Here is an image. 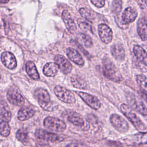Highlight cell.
Returning <instances> with one entry per match:
<instances>
[{
    "mask_svg": "<svg viewBox=\"0 0 147 147\" xmlns=\"http://www.w3.org/2000/svg\"><path fill=\"white\" fill-rule=\"evenodd\" d=\"M34 95L39 105L44 110L51 111L55 109V104L51 100L50 95L46 90L38 88L34 91Z\"/></svg>",
    "mask_w": 147,
    "mask_h": 147,
    "instance_id": "6da1fadb",
    "label": "cell"
},
{
    "mask_svg": "<svg viewBox=\"0 0 147 147\" xmlns=\"http://www.w3.org/2000/svg\"><path fill=\"white\" fill-rule=\"evenodd\" d=\"M103 73L105 77L114 82H120L122 76L114 63L106 57L103 60Z\"/></svg>",
    "mask_w": 147,
    "mask_h": 147,
    "instance_id": "7a4b0ae2",
    "label": "cell"
},
{
    "mask_svg": "<svg viewBox=\"0 0 147 147\" xmlns=\"http://www.w3.org/2000/svg\"><path fill=\"white\" fill-rule=\"evenodd\" d=\"M121 110L123 114L131 122L137 130L140 131H143L146 130V125L133 111V109L129 106L126 104H122L121 106Z\"/></svg>",
    "mask_w": 147,
    "mask_h": 147,
    "instance_id": "3957f363",
    "label": "cell"
},
{
    "mask_svg": "<svg viewBox=\"0 0 147 147\" xmlns=\"http://www.w3.org/2000/svg\"><path fill=\"white\" fill-rule=\"evenodd\" d=\"M35 136L40 143L41 142H56L63 141L64 139L63 135H59L43 129L36 130L35 131Z\"/></svg>",
    "mask_w": 147,
    "mask_h": 147,
    "instance_id": "277c9868",
    "label": "cell"
},
{
    "mask_svg": "<svg viewBox=\"0 0 147 147\" xmlns=\"http://www.w3.org/2000/svg\"><path fill=\"white\" fill-rule=\"evenodd\" d=\"M126 98L129 106L133 110L144 116L147 115V107L140 99L132 93L127 94Z\"/></svg>",
    "mask_w": 147,
    "mask_h": 147,
    "instance_id": "5b68a950",
    "label": "cell"
},
{
    "mask_svg": "<svg viewBox=\"0 0 147 147\" xmlns=\"http://www.w3.org/2000/svg\"><path fill=\"white\" fill-rule=\"evenodd\" d=\"M44 125L46 129L55 132H62L66 129V124L63 121L52 117L45 118Z\"/></svg>",
    "mask_w": 147,
    "mask_h": 147,
    "instance_id": "8992f818",
    "label": "cell"
},
{
    "mask_svg": "<svg viewBox=\"0 0 147 147\" xmlns=\"http://www.w3.org/2000/svg\"><path fill=\"white\" fill-rule=\"evenodd\" d=\"M56 96L62 102L67 103H74L76 101L74 95L65 88L56 86L54 88Z\"/></svg>",
    "mask_w": 147,
    "mask_h": 147,
    "instance_id": "52a82bcc",
    "label": "cell"
},
{
    "mask_svg": "<svg viewBox=\"0 0 147 147\" xmlns=\"http://www.w3.org/2000/svg\"><path fill=\"white\" fill-rule=\"evenodd\" d=\"M110 121L113 126L120 133H125L129 129V125L127 121L117 114H112L110 118Z\"/></svg>",
    "mask_w": 147,
    "mask_h": 147,
    "instance_id": "ba28073f",
    "label": "cell"
},
{
    "mask_svg": "<svg viewBox=\"0 0 147 147\" xmlns=\"http://www.w3.org/2000/svg\"><path fill=\"white\" fill-rule=\"evenodd\" d=\"M78 95L91 108L95 110H98L100 108L101 103L96 96L84 92H79Z\"/></svg>",
    "mask_w": 147,
    "mask_h": 147,
    "instance_id": "9c48e42d",
    "label": "cell"
},
{
    "mask_svg": "<svg viewBox=\"0 0 147 147\" xmlns=\"http://www.w3.org/2000/svg\"><path fill=\"white\" fill-rule=\"evenodd\" d=\"M98 34L101 40L105 44H109L113 39V32L106 24H101L98 26Z\"/></svg>",
    "mask_w": 147,
    "mask_h": 147,
    "instance_id": "30bf717a",
    "label": "cell"
},
{
    "mask_svg": "<svg viewBox=\"0 0 147 147\" xmlns=\"http://www.w3.org/2000/svg\"><path fill=\"white\" fill-rule=\"evenodd\" d=\"M67 119L74 125L82 127L83 130H87L89 128L88 123L82 116L75 112L70 113L68 115Z\"/></svg>",
    "mask_w": 147,
    "mask_h": 147,
    "instance_id": "8fae6325",
    "label": "cell"
},
{
    "mask_svg": "<svg viewBox=\"0 0 147 147\" xmlns=\"http://www.w3.org/2000/svg\"><path fill=\"white\" fill-rule=\"evenodd\" d=\"M55 61L63 74H68L71 72L72 66L71 63L65 57L61 55H57L55 57Z\"/></svg>",
    "mask_w": 147,
    "mask_h": 147,
    "instance_id": "7c38bea8",
    "label": "cell"
},
{
    "mask_svg": "<svg viewBox=\"0 0 147 147\" xmlns=\"http://www.w3.org/2000/svg\"><path fill=\"white\" fill-rule=\"evenodd\" d=\"M3 64L9 69H12L17 67V60L14 55L9 52H4L1 55Z\"/></svg>",
    "mask_w": 147,
    "mask_h": 147,
    "instance_id": "4fadbf2b",
    "label": "cell"
},
{
    "mask_svg": "<svg viewBox=\"0 0 147 147\" xmlns=\"http://www.w3.org/2000/svg\"><path fill=\"white\" fill-rule=\"evenodd\" d=\"M137 15V11L135 9L129 7L123 12L121 17V22L124 25L129 24L136 20Z\"/></svg>",
    "mask_w": 147,
    "mask_h": 147,
    "instance_id": "5bb4252c",
    "label": "cell"
},
{
    "mask_svg": "<svg viewBox=\"0 0 147 147\" xmlns=\"http://www.w3.org/2000/svg\"><path fill=\"white\" fill-rule=\"evenodd\" d=\"M7 99L10 103L16 106H22L25 102L23 96L15 90H9L8 91Z\"/></svg>",
    "mask_w": 147,
    "mask_h": 147,
    "instance_id": "9a60e30c",
    "label": "cell"
},
{
    "mask_svg": "<svg viewBox=\"0 0 147 147\" xmlns=\"http://www.w3.org/2000/svg\"><path fill=\"white\" fill-rule=\"evenodd\" d=\"M66 53L68 57L75 64L79 65H83L84 63V60L81 55L74 48H68L67 49Z\"/></svg>",
    "mask_w": 147,
    "mask_h": 147,
    "instance_id": "2e32d148",
    "label": "cell"
},
{
    "mask_svg": "<svg viewBox=\"0 0 147 147\" xmlns=\"http://www.w3.org/2000/svg\"><path fill=\"white\" fill-rule=\"evenodd\" d=\"M61 17L68 30L71 33H74L76 30V25L69 13L66 10H64L62 13Z\"/></svg>",
    "mask_w": 147,
    "mask_h": 147,
    "instance_id": "e0dca14e",
    "label": "cell"
},
{
    "mask_svg": "<svg viewBox=\"0 0 147 147\" xmlns=\"http://www.w3.org/2000/svg\"><path fill=\"white\" fill-rule=\"evenodd\" d=\"M113 56L117 60H123L125 56V49L121 44H115L111 46L110 49Z\"/></svg>",
    "mask_w": 147,
    "mask_h": 147,
    "instance_id": "ac0fdd59",
    "label": "cell"
},
{
    "mask_svg": "<svg viewBox=\"0 0 147 147\" xmlns=\"http://www.w3.org/2000/svg\"><path fill=\"white\" fill-rule=\"evenodd\" d=\"M11 118V113L7 103L2 100L0 107V121L7 122L10 121Z\"/></svg>",
    "mask_w": 147,
    "mask_h": 147,
    "instance_id": "d6986e66",
    "label": "cell"
},
{
    "mask_svg": "<svg viewBox=\"0 0 147 147\" xmlns=\"http://www.w3.org/2000/svg\"><path fill=\"white\" fill-rule=\"evenodd\" d=\"M137 32L142 41L147 40V21L144 18H141L137 21Z\"/></svg>",
    "mask_w": 147,
    "mask_h": 147,
    "instance_id": "ffe728a7",
    "label": "cell"
},
{
    "mask_svg": "<svg viewBox=\"0 0 147 147\" xmlns=\"http://www.w3.org/2000/svg\"><path fill=\"white\" fill-rule=\"evenodd\" d=\"M34 113L35 111L33 108L30 107L24 106L21 108L18 111L17 117L20 121H24L33 117L34 115Z\"/></svg>",
    "mask_w": 147,
    "mask_h": 147,
    "instance_id": "44dd1931",
    "label": "cell"
},
{
    "mask_svg": "<svg viewBox=\"0 0 147 147\" xmlns=\"http://www.w3.org/2000/svg\"><path fill=\"white\" fill-rule=\"evenodd\" d=\"M133 53L141 63L147 66V53L142 47L138 45H134L133 47Z\"/></svg>",
    "mask_w": 147,
    "mask_h": 147,
    "instance_id": "7402d4cb",
    "label": "cell"
},
{
    "mask_svg": "<svg viewBox=\"0 0 147 147\" xmlns=\"http://www.w3.org/2000/svg\"><path fill=\"white\" fill-rule=\"evenodd\" d=\"M59 68V66L56 63H48L44 67L43 73L47 76L53 77L57 75Z\"/></svg>",
    "mask_w": 147,
    "mask_h": 147,
    "instance_id": "603a6c76",
    "label": "cell"
},
{
    "mask_svg": "<svg viewBox=\"0 0 147 147\" xmlns=\"http://www.w3.org/2000/svg\"><path fill=\"white\" fill-rule=\"evenodd\" d=\"M26 71L28 75L33 79L37 80L39 79V74L34 63L32 61H28L26 63Z\"/></svg>",
    "mask_w": 147,
    "mask_h": 147,
    "instance_id": "cb8c5ba5",
    "label": "cell"
},
{
    "mask_svg": "<svg viewBox=\"0 0 147 147\" xmlns=\"http://www.w3.org/2000/svg\"><path fill=\"white\" fill-rule=\"evenodd\" d=\"M137 83L141 90L147 95V77L143 75H138L136 76Z\"/></svg>",
    "mask_w": 147,
    "mask_h": 147,
    "instance_id": "d4e9b609",
    "label": "cell"
},
{
    "mask_svg": "<svg viewBox=\"0 0 147 147\" xmlns=\"http://www.w3.org/2000/svg\"><path fill=\"white\" fill-rule=\"evenodd\" d=\"M79 12L84 18L86 19L89 21H92L95 19V17H96L95 13L93 11L87 8H86V7L81 8L79 10Z\"/></svg>",
    "mask_w": 147,
    "mask_h": 147,
    "instance_id": "484cf974",
    "label": "cell"
},
{
    "mask_svg": "<svg viewBox=\"0 0 147 147\" xmlns=\"http://www.w3.org/2000/svg\"><path fill=\"white\" fill-rule=\"evenodd\" d=\"M78 24L79 28L84 32H92V26L91 24L85 18H79L78 20Z\"/></svg>",
    "mask_w": 147,
    "mask_h": 147,
    "instance_id": "4316f807",
    "label": "cell"
},
{
    "mask_svg": "<svg viewBox=\"0 0 147 147\" xmlns=\"http://www.w3.org/2000/svg\"><path fill=\"white\" fill-rule=\"evenodd\" d=\"M0 132L3 137L8 136L10 133V127L7 122H1Z\"/></svg>",
    "mask_w": 147,
    "mask_h": 147,
    "instance_id": "83f0119b",
    "label": "cell"
},
{
    "mask_svg": "<svg viewBox=\"0 0 147 147\" xmlns=\"http://www.w3.org/2000/svg\"><path fill=\"white\" fill-rule=\"evenodd\" d=\"M16 138L21 142H25L28 140V135L26 130L19 129L16 133Z\"/></svg>",
    "mask_w": 147,
    "mask_h": 147,
    "instance_id": "f1b7e54d",
    "label": "cell"
},
{
    "mask_svg": "<svg viewBox=\"0 0 147 147\" xmlns=\"http://www.w3.org/2000/svg\"><path fill=\"white\" fill-rule=\"evenodd\" d=\"M79 37L86 47L90 48L92 46V40L91 37H89L88 36H87L86 34L83 33H80L79 34Z\"/></svg>",
    "mask_w": 147,
    "mask_h": 147,
    "instance_id": "f546056e",
    "label": "cell"
},
{
    "mask_svg": "<svg viewBox=\"0 0 147 147\" xmlns=\"http://www.w3.org/2000/svg\"><path fill=\"white\" fill-rule=\"evenodd\" d=\"M112 11L115 14H118L122 9V1L114 0L112 2Z\"/></svg>",
    "mask_w": 147,
    "mask_h": 147,
    "instance_id": "4dcf8cb0",
    "label": "cell"
},
{
    "mask_svg": "<svg viewBox=\"0 0 147 147\" xmlns=\"http://www.w3.org/2000/svg\"><path fill=\"white\" fill-rule=\"evenodd\" d=\"M71 82L73 84V86L76 88H86V84L81 80L79 78L76 77V78H72L71 79Z\"/></svg>",
    "mask_w": 147,
    "mask_h": 147,
    "instance_id": "1f68e13d",
    "label": "cell"
},
{
    "mask_svg": "<svg viewBox=\"0 0 147 147\" xmlns=\"http://www.w3.org/2000/svg\"><path fill=\"white\" fill-rule=\"evenodd\" d=\"M137 136V142L140 144H146L147 143V133H142Z\"/></svg>",
    "mask_w": 147,
    "mask_h": 147,
    "instance_id": "d6a6232c",
    "label": "cell"
},
{
    "mask_svg": "<svg viewBox=\"0 0 147 147\" xmlns=\"http://www.w3.org/2000/svg\"><path fill=\"white\" fill-rule=\"evenodd\" d=\"M92 3L97 7H102L105 4V0H90Z\"/></svg>",
    "mask_w": 147,
    "mask_h": 147,
    "instance_id": "836d02e7",
    "label": "cell"
},
{
    "mask_svg": "<svg viewBox=\"0 0 147 147\" xmlns=\"http://www.w3.org/2000/svg\"><path fill=\"white\" fill-rule=\"evenodd\" d=\"M0 1L1 3H6L9 1V0H0Z\"/></svg>",
    "mask_w": 147,
    "mask_h": 147,
    "instance_id": "e575fe53",
    "label": "cell"
},
{
    "mask_svg": "<svg viewBox=\"0 0 147 147\" xmlns=\"http://www.w3.org/2000/svg\"><path fill=\"white\" fill-rule=\"evenodd\" d=\"M145 100H146V103H147V95H146V94H145Z\"/></svg>",
    "mask_w": 147,
    "mask_h": 147,
    "instance_id": "d590c367",
    "label": "cell"
},
{
    "mask_svg": "<svg viewBox=\"0 0 147 147\" xmlns=\"http://www.w3.org/2000/svg\"><path fill=\"white\" fill-rule=\"evenodd\" d=\"M145 3L147 5V0H145Z\"/></svg>",
    "mask_w": 147,
    "mask_h": 147,
    "instance_id": "8d00e7d4",
    "label": "cell"
}]
</instances>
